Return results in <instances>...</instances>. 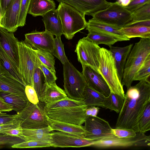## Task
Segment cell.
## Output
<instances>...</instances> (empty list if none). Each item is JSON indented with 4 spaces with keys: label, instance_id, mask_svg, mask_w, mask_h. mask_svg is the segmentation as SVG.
Returning a JSON list of instances; mask_svg holds the SVG:
<instances>
[{
    "label": "cell",
    "instance_id": "1",
    "mask_svg": "<svg viewBox=\"0 0 150 150\" xmlns=\"http://www.w3.org/2000/svg\"><path fill=\"white\" fill-rule=\"evenodd\" d=\"M150 101V83L140 81L131 86L125 94L122 109L115 128L133 130L139 132L138 121L146 104Z\"/></svg>",
    "mask_w": 150,
    "mask_h": 150
},
{
    "label": "cell",
    "instance_id": "2",
    "mask_svg": "<svg viewBox=\"0 0 150 150\" xmlns=\"http://www.w3.org/2000/svg\"><path fill=\"white\" fill-rule=\"evenodd\" d=\"M149 55L150 38H141L133 46L124 66L121 81L127 89L131 86L136 72Z\"/></svg>",
    "mask_w": 150,
    "mask_h": 150
},
{
    "label": "cell",
    "instance_id": "3",
    "mask_svg": "<svg viewBox=\"0 0 150 150\" xmlns=\"http://www.w3.org/2000/svg\"><path fill=\"white\" fill-rule=\"evenodd\" d=\"M57 10L61 21L63 34L67 39H72L75 34L86 28L85 16L71 6L61 2Z\"/></svg>",
    "mask_w": 150,
    "mask_h": 150
},
{
    "label": "cell",
    "instance_id": "4",
    "mask_svg": "<svg viewBox=\"0 0 150 150\" xmlns=\"http://www.w3.org/2000/svg\"><path fill=\"white\" fill-rule=\"evenodd\" d=\"M100 52V63L98 71L106 81L110 92L119 95L124 99L125 93L123 85L119 77L111 52L110 50L102 47Z\"/></svg>",
    "mask_w": 150,
    "mask_h": 150
},
{
    "label": "cell",
    "instance_id": "5",
    "mask_svg": "<svg viewBox=\"0 0 150 150\" xmlns=\"http://www.w3.org/2000/svg\"><path fill=\"white\" fill-rule=\"evenodd\" d=\"M19 71L23 81L33 87V75L35 69L41 63L35 49L24 41L18 42Z\"/></svg>",
    "mask_w": 150,
    "mask_h": 150
},
{
    "label": "cell",
    "instance_id": "6",
    "mask_svg": "<svg viewBox=\"0 0 150 150\" xmlns=\"http://www.w3.org/2000/svg\"><path fill=\"white\" fill-rule=\"evenodd\" d=\"M64 87L67 96L83 100L85 87L88 84L81 73L68 60L63 65Z\"/></svg>",
    "mask_w": 150,
    "mask_h": 150
},
{
    "label": "cell",
    "instance_id": "7",
    "mask_svg": "<svg viewBox=\"0 0 150 150\" xmlns=\"http://www.w3.org/2000/svg\"><path fill=\"white\" fill-rule=\"evenodd\" d=\"M17 114L22 128L38 129L49 126L44 106L40 102L34 104L29 101L25 107Z\"/></svg>",
    "mask_w": 150,
    "mask_h": 150
},
{
    "label": "cell",
    "instance_id": "8",
    "mask_svg": "<svg viewBox=\"0 0 150 150\" xmlns=\"http://www.w3.org/2000/svg\"><path fill=\"white\" fill-rule=\"evenodd\" d=\"M132 17V13L117 1L96 13L92 19L121 28L131 21Z\"/></svg>",
    "mask_w": 150,
    "mask_h": 150
},
{
    "label": "cell",
    "instance_id": "9",
    "mask_svg": "<svg viewBox=\"0 0 150 150\" xmlns=\"http://www.w3.org/2000/svg\"><path fill=\"white\" fill-rule=\"evenodd\" d=\"M86 105L79 106H65L60 108L45 110L48 117L69 123L82 125L84 123L86 116Z\"/></svg>",
    "mask_w": 150,
    "mask_h": 150
},
{
    "label": "cell",
    "instance_id": "10",
    "mask_svg": "<svg viewBox=\"0 0 150 150\" xmlns=\"http://www.w3.org/2000/svg\"><path fill=\"white\" fill-rule=\"evenodd\" d=\"M100 48L98 45L83 37L78 41L75 52L77 53L78 61L82 66H89L98 71Z\"/></svg>",
    "mask_w": 150,
    "mask_h": 150
},
{
    "label": "cell",
    "instance_id": "11",
    "mask_svg": "<svg viewBox=\"0 0 150 150\" xmlns=\"http://www.w3.org/2000/svg\"><path fill=\"white\" fill-rule=\"evenodd\" d=\"M150 146V136L137 132L134 137L118 138L116 136L95 141L92 146L100 148L111 147H148Z\"/></svg>",
    "mask_w": 150,
    "mask_h": 150
},
{
    "label": "cell",
    "instance_id": "12",
    "mask_svg": "<svg viewBox=\"0 0 150 150\" xmlns=\"http://www.w3.org/2000/svg\"><path fill=\"white\" fill-rule=\"evenodd\" d=\"M86 138L95 141L115 137L109 122L97 117L87 116L84 122Z\"/></svg>",
    "mask_w": 150,
    "mask_h": 150
},
{
    "label": "cell",
    "instance_id": "13",
    "mask_svg": "<svg viewBox=\"0 0 150 150\" xmlns=\"http://www.w3.org/2000/svg\"><path fill=\"white\" fill-rule=\"evenodd\" d=\"M53 36L47 31L40 32L35 30L25 34L24 41L35 49L49 52L56 57Z\"/></svg>",
    "mask_w": 150,
    "mask_h": 150
},
{
    "label": "cell",
    "instance_id": "14",
    "mask_svg": "<svg viewBox=\"0 0 150 150\" xmlns=\"http://www.w3.org/2000/svg\"><path fill=\"white\" fill-rule=\"evenodd\" d=\"M51 133L50 142L54 147H81L92 146L95 140L81 138L61 131Z\"/></svg>",
    "mask_w": 150,
    "mask_h": 150
},
{
    "label": "cell",
    "instance_id": "15",
    "mask_svg": "<svg viewBox=\"0 0 150 150\" xmlns=\"http://www.w3.org/2000/svg\"><path fill=\"white\" fill-rule=\"evenodd\" d=\"M70 5L82 14L92 16L108 7L112 2L106 0H56Z\"/></svg>",
    "mask_w": 150,
    "mask_h": 150
},
{
    "label": "cell",
    "instance_id": "16",
    "mask_svg": "<svg viewBox=\"0 0 150 150\" xmlns=\"http://www.w3.org/2000/svg\"><path fill=\"white\" fill-rule=\"evenodd\" d=\"M83 74L89 87L107 97L110 90L106 81L100 73L89 66L82 65Z\"/></svg>",
    "mask_w": 150,
    "mask_h": 150
},
{
    "label": "cell",
    "instance_id": "17",
    "mask_svg": "<svg viewBox=\"0 0 150 150\" xmlns=\"http://www.w3.org/2000/svg\"><path fill=\"white\" fill-rule=\"evenodd\" d=\"M10 32L0 26V43L3 50L18 69V40Z\"/></svg>",
    "mask_w": 150,
    "mask_h": 150
},
{
    "label": "cell",
    "instance_id": "18",
    "mask_svg": "<svg viewBox=\"0 0 150 150\" xmlns=\"http://www.w3.org/2000/svg\"><path fill=\"white\" fill-rule=\"evenodd\" d=\"M21 0H13L1 17V27L10 32L14 33L18 29Z\"/></svg>",
    "mask_w": 150,
    "mask_h": 150
},
{
    "label": "cell",
    "instance_id": "19",
    "mask_svg": "<svg viewBox=\"0 0 150 150\" xmlns=\"http://www.w3.org/2000/svg\"><path fill=\"white\" fill-rule=\"evenodd\" d=\"M47 117L49 125L52 131L57 130L82 138H86V131L84 126L61 122L50 119Z\"/></svg>",
    "mask_w": 150,
    "mask_h": 150
},
{
    "label": "cell",
    "instance_id": "20",
    "mask_svg": "<svg viewBox=\"0 0 150 150\" xmlns=\"http://www.w3.org/2000/svg\"><path fill=\"white\" fill-rule=\"evenodd\" d=\"M0 70L4 74L25 86L19 70L2 47L0 43Z\"/></svg>",
    "mask_w": 150,
    "mask_h": 150
},
{
    "label": "cell",
    "instance_id": "21",
    "mask_svg": "<svg viewBox=\"0 0 150 150\" xmlns=\"http://www.w3.org/2000/svg\"><path fill=\"white\" fill-rule=\"evenodd\" d=\"M133 45V44H130L123 47L112 46L109 47L110 50L114 60L119 77L121 81L124 66Z\"/></svg>",
    "mask_w": 150,
    "mask_h": 150
},
{
    "label": "cell",
    "instance_id": "22",
    "mask_svg": "<svg viewBox=\"0 0 150 150\" xmlns=\"http://www.w3.org/2000/svg\"><path fill=\"white\" fill-rule=\"evenodd\" d=\"M42 20L45 30L56 37H61L63 34L61 21L57 9L51 10L42 16Z\"/></svg>",
    "mask_w": 150,
    "mask_h": 150
},
{
    "label": "cell",
    "instance_id": "23",
    "mask_svg": "<svg viewBox=\"0 0 150 150\" xmlns=\"http://www.w3.org/2000/svg\"><path fill=\"white\" fill-rule=\"evenodd\" d=\"M68 96L64 90L54 83H47L42 90L39 98L40 102L48 104L65 98Z\"/></svg>",
    "mask_w": 150,
    "mask_h": 150
},
{
    "label": "cell",
    "instance_id": "24",
    "mask_svg": "<svg viewBox=\"0 0 150 150\" xmlns=\"http://www.w3.org/2000/svg\"><path fill=\"white\" fill-rule=\"evenodd\" d=\"M121 28L106 23L96 21L92 18L87 22L86 29H91L99 31L113 35L118 38L120 41H127V38L119 30Z\"/></svg>",
    "mask_w": 150,
    "mask_h": 150
},
{
    "label": "cell",
    "instance_id": "25",
    "mask_svg": "<svg viewBox=\"0 0 150 150\" xmlns=\"http://www.w3.org/2000/svg\"><path fill=\"white\" fill-rule=\"evenodd\" d=\"M52 131L50 127L43 128L28 129L22 128V133L19 137L24 141L35 140L50 141L51 138V132Z\"/></svg>",
    "mask_w": 150,
    "mask_h": 150
},
{
    "label": "cell",
    "instance_id": "26",
    "mask_svg": "<svg viewBox=\"0 0 150 150\" xmlns=\"http://www.w3.org/2000/svg\"><path fill=\"white\" fill-rule=\"evenodd\" d=\"M25 86L11 77L5 76L0 77V91L27 97Z\"/></svg>",
    "mask_w": 150,
    "mask_h": 150
},
{
    "label": "cell",
    "instance_id": "27",
    "mask_svg": "<svg viewBox=\"0 0 150 150\" xmlns=\"http://www.w3.org/2000/svg\"><path fill=\"white\" fill-rule=\"evenodd\" d=\"M52 0H30L28 13L34 17L43 16L48 11L55 9Z\"/></svg>",
    "mask_w": 150,
    "mask_h": 150
},
{
    "label": "cell",
    "instance_id": "28",
    "mask_svg": "<svg viewBox=\"0 0 150 150\" xmlns=\"http://www.w3.org/2000/svg\"><path fill=\"white\" fill-rule=\"evenodd\" d=\"M88 33L85 39L96 44H104L110 47L120 40L113 35L99 31L89 29Z\"/></svg>",
    "mask_w": 150,
    "mask_h": 150
},
{
    "label": "cell",
    "instance_id": "29",
    "mask_svg": "<svg viewBox=\"0 0 150 150\" xmlns=\"http://www.w3.org/2000/svg\"><path fill=\"white\" fill-rule=\"evenodd\" d=\"M105 97L103 94L87 86L85 88L83 101L87 107L95 106L103 108Z\"/></svg>",
    "mask_w": 150,
    "mask_h": 150
},
{
    "label": "cell",
    "instance_id": "30",
    "mask_svg": "<svg viewBox=\"0 0 150 150\" xmlns=\"http://www.w3.org/2000/svg\"><path fill=\"white\" fill-rule=\"evenodd\" d=\"M127 38H150V27L134 25L124 27L119 30Z\"/></svg>",
    "mask_w": 150,
    "mask_h": 150
},
{
    "label": "cell",
    "instance_id": "31",
    "mask_svg": "<svg viewBox=\"0 0 150 150\" xmlns=\"http://www.w3.org/2000/svg\"><path fill=\"white\" fill-rule=\"evenodd\" d=\"M0 96L13 107V110L17 113L23 110L29 102L27 97L5 92H0Z\"/></svg>",
    "mask_w": 150,
    "mask_h": 150
},
{
    "label": "cell",
    "instance_id": "32",
    "mask_svg": "<svg viewBox=\"0 0 150 150\" xmlns=\"http://www.w3.org/2000/svg\"><path fill=\"white\" fill-rule=\"evenodd\" d=\"M124 99L120 96L110 92L107 97H105L103 108L108 109L119 113L122 108Z\"/></svg>",
    "mask_w": 150,
    "mask_h": 150
},
{
    "label": "cell",
    "instance_id": "33",
    "mask_svg": "<svg viewBox=\"0 0 150 150\" xmlns=\"http://www.w3.org/2000/svg\"><path fill=\"white\" fill-rule=\"evenodd\" d=\"M150 20V3H147L132 13V20L124 27L139 22Z\"/></svg>",
    "mask_w": 150,
    "mask_h": 150
},
{
    "label": "cell",
    "instance_id": "34",
    "mask_svg": "<svg viewBox=\"0 0 150 150\" xmlns=\"http://www.w3.org/2000/svg\"><path fill=\"white\" fill-rule=\"evenodd\" d=\"M139 132L145 133L150 130V101L146 105L137 122Z\"/></svg>",
    "mask_w": 150,
    "mask_h": 150
},
{
    "label": "cell",
    "instance_id": "35",
    "mask_svg": "<svg viewBox=\"0 0 150 150\" xmlns=\"http://www.w3.org/2000/svg\"><path fill=\"white\" fill-rule=\"evenodd\" d=\"M134 81H145L150 83V55L136 72L133 79Z\"/></svg>",
    "mask_w": 150,
    "mask_h": 150
},
{
    "label": "cell",
    "instance_id": "36",
    "mask_svg": "<svg viewBox=\"0 0 150 150\" xmlns=\"http://www.w3.org/2000/svg\"><path fill=\"white\" fill-rule=\"evenodd\" d=\"M33 87L39 99L41 92L46 86L47 83L43 72L39 67L35 69L33 74Z\"/></svg>",
    "mask_w": 150,
    "mask_h": 150
},
{
    "label": "cell",
    "instance_id": "37",
    "mask_svg": "<svg viewBox=\"0 0 150 150\" xmlns=\"http://www.w3.org/2000/svg\"><path fill=\"white\" fill-rule=\"evenodd\" d=\"M35 51L41 62L53 72L56 73L54 56L50 52L46 51L35 49Z\"/></svg>",
    "mask_w": 150,
    "mask_h": 150
},
{
    "label": "cell",
    "instance_id": "38",
    "mask_svg": "<svg viewBox=\"0 0 150 150\" xmlns=\"http://www.w3.org/2000/svg\"><path fill=\"white\" fill-rule=\"evenodd\" d=\"M11 147L16 148H42L52 147V144L50 141L29 140L15 144Z\"/></svg>",
    "mask_w": 150,
    "mask_h": 150
},
{
    "label": "cell",
    "instance_id": "39",
    "mask_svg": "<svg viewBox=\"0 0 150 150\" xmlns=\"http://www.w3.org/2000/svg\"><path fill=\"white\" fill-rule=\"evenodd\" d=\"M55 49L56 57L63 65L69 60L65 54L64 49V44L62 42L61 37H56L54 38Z\"/></svg>",
    "mask_w": 150,
    "mask_h": 150
},
{
    "label": "cell",
    "instance_id": "40",
    "mask_svg": "<svg viewBox=\"0 0 150 150\" xmlns=\"http://www.w3.org/2000/svg\"><path fill=\"white\" fill-rule=\"evenodd\" d=\"M30 0H21L18 21V27L25 25Z\"/></svg>",
    "mask_w": 150,
    "mask_h": 150
},
{
    "label": "cell",
    "instance_id": "41",
    "mask_svg": "<svg viewBox=\"0 0 150 150\" xmlns=\"http://www.w3.org/2000/svg\"><path fill=\"white\" fill-rule=\"evenodd\" d=\"M24 141L21 138L0 133V148L6 145L11 146Z\"/></svg>",
    "mask_w": 150,
    "mask_h": 150
},
{
    "label": "cell",
    "instance_id": "42",
    "mask_svg": "<svg viewBox=\"0 0 150 150\" xmlns=\"http://www.w3.org/2000/svg\"><path fill=\"white\" fill-rule=\"evenodd\" d=\"M38 67L43 72L47 84H51L55 83L57 79L56 76V73L53 72L41 62Z\"/></svg>",
    "mask_w": 150,
    "mask_h": 150
},
{
    "label": "cell",
    "instance_id": "43",
    "mask_svg": "<svg viewBox=\"0 0 150 150\" xmlns=\"http://www.w3.org/2000/svg\"><path fill=\"white\" fill-rule=\"evenodd\" d=\"M112 132L114 135L118 138L134 137L137 134V132L132 129L117 128L112 129Z\"/></svg>",
    "mask_w": 150,
    "mask_h": 150
},
{
    "label": "cell",
    "instance_id": "44",
    "mask_svg": "<svg viewBox=\"0 0 150 150\" xmlns=\"http://www.w3.org/2000/svg\"><path fill=\"white\" fill-rule=\"evenodd\" d=\"M25 92L28 99L30 102L37 104L40 102L37 94L33 86L26 85L25 87Z\"/></svg>",
    "mask_w": 150,
    "mask_h": 150
},
{
    "label": "cell",
    "instance_id": "45",
    "mask_svg": "<svg viewBox=\"0 0 150 150\" xmlns=\"http://www.w3.org/2000/svg\"><path fill=\"white\" fill-rule=\"evenodd\" d=\"M150 3V0H132L125 7L132 13L145 4Z\"/></svg>",
    "mask_w": 150,
    "mask_h": 150
},
{
    "label": "cell",
    "instance_id": "46",
    "mask_svg": "<svg viewBox=\"0 0 150 150\" xmlns=\"http://www.w3.org/2000/svg\"><path fill=\"white\" fill-rule=\"evenodd\" d=\"M18 120V116L17 114L11 115L2 112L0 113V125L8 123Z\"/></svg>",
    "mask_w": 150,
    "mask_h": 150
},
{
    "label": "cell",
    "instance_id": "47",
    "mask_svg": "<svg viewBox=\"0 0 150 150\" xmlns=\"http://www.w3.org/2000/svg\"><path fill=\"white\" fill-rule=\"evenodd\" d=\"M20 126V121H17L8 123L0 125V133L6 130L14 129Z\"/></svg>",
    "mask_w": 150,
    "mask_h": 150
},
{
    "label": "cell",
    "instance_id": "48",
    "mask_svg": "<svg viewBox=\"0 0 150 150\" xmlns=\"http://www.w3.org/2000/svg\"><path fill=\"white\" fill-rule=\"evenodd\" d=\"M22 131V128L20 126L14 129L6 130L1 133L19 137V136L21 134Z\"/></svg>",
    "mask_w": 150,
    "mask_h": 150
},
{
    "label": "cell",
    "instance_id": "49",
    "mask_svg": "<svg viewBox=\"0 0 150 150\" xmlns=\"http://www.w3.org/2000/svg\"><path fill=\"white\" fill-rule=\"evenodd\" d=\"M13 106L6 103L4 99L0 96V111L10 112L13 110Z\"/></svg>",
    "mask_w": 150,
    "mask_h": 150
},
{
    "label": "cell",
    "instance_id": "50",
    "mask_svg": "<svg viewBox=\"0 0 150 150\" xmlns=\"http://www.w3.org/2000/svg\"><path fill=\"white\" fill-rule=\"evenodd\" d=\"M99 110V108L98 106H91L87 107L85 111L86 115V116L96 117L97 116Z\"/></svg>",
    "mask_w": 150,
    "mask_h": 150
},
{
    "label": "cell",
    "instance_id": "51",
    "mask_svg": "<svg viewBox=\"0 0 150 150\" xmlns=\"http://www.w3.org/2000/svg\"><path fill=\"white\" fill-rule=\"evenodd\" d=\"M13 0H0V4L1 9V17L10 4Z\"/></svg>",
    "mask_w": 150,
    "mask_h": 150
},
{
    "label": "cell",
    "instance_id": "52",
    "mask_svg": "<svg viewBox=\"0 0 150 150\" xmlns=\"http://www.w3.org/2000/svg\"><path fill=\"white\" fill-rule=\"evenodd\" d=\"M122 6L125 7L130 3L131 0H118L117 1Z\"/></svg>",
    "mask_w": 150,
    "mask_h": 150
},
{
    "label": "cell",
    "instance_id": "53",
    "mask_svg": "<svg viewBox=\"0 0 150 150\" xmlns=\"http://www.w3.org/2000/svg\"><path fill=\"white\" fill-rule=\"evenodd\" d=\"M4 74L0 70V77H2L5 76Z\"/></svg>",
    "mask_w": 150,
    "mask_h": 150
},
{
    "label": "cell",
    "instance_id": "54",
    "mask_svg": "<svg viewBox=\"0 0 150 150\" xmlns=\"http://www.w3.org/2000/svg\"><path fill=\"white\" fill-rule=\"evenodd\" d=\"M1 18V13L0 12V22ZM0 26L1 27L0 24Z\"/></svg>",
    "mask_w": 150,
    "mask_h": 150
},
{
    "label": "cell",
    "instance_id": "55",
    "mask_svg": "<svg viewBox=\"0 0 150 150\" xmlns=\"http://www.w3.org/2000/svg\"><path fill=\"white\" fill-rule=\"evenodd\" d=\"M0 12L1 13V7L0 4Z\"/></svg>",
    "mask_w": 150,
    "mask_h": 150
},
{
    "label": "cell",
    "instance_id": "56",
    "mask_svg": "<svg viewBox=\"0 0 150 150\" xmlns=\"http://www.w3.org/2000/svg\"><path fill=\"white\" fill-rule=\"evenodd\" d=\"M1 112H0V113H1Z\"/></svg>",
    "mask_w": 150,
    "mask_h": 150
},
{
    "label": "cell",
    "instance_id": "57",
    "mask_svg": "<svg viewBox=\"0 0 150 150\" xmlns=\"http://www.w3.org/2000/svg\"><path fill=\"white\" fill-rule=\"evenodd\" d=\"M131 0V1H132V0Z\"/></svg>",
    "mask_w": 150,
    "mask_h": 150
},
{
    "label": "cell",
    "instance_id": "58",
    "mask_svg": "<svg viewBox=\"0 0 150 150\" xmlns=\"http://www.w3.org/2000/svg\"><path fill=\"white\" fill-rule=\"evenodd\" d=\"M0 92H1V91H0Z\"/></svg>",
    "mask_w": 150,
    "mask_h": 150
},
{
    "label": "cell",
    "instance_id": "59",
    "mask_svg": "<svg viewBox=\"0 0 150 150\" xmlns=\"http://www.w3.org/2000/svg\"></svg>",
    "mask_w": 150,
    "mask_h": 150
}]
</instances>
